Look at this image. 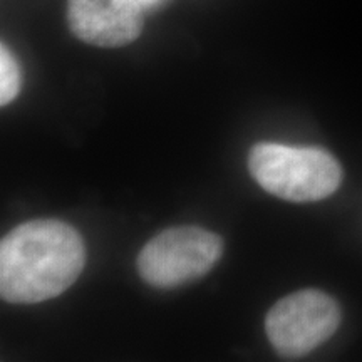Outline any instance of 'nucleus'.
Returning a JSON list of instances; mask_svg holds the SVG:
<instances>
[{
	"label": "nucleus",
	"mask_w": 362,
	"mask_h": 362,
	"mask_svg": "<svg viewBox=\"0 0 362 362\" xmlns=\"http://www.w3.org/2000/svg\"><path fill=\"white\" fill-rule=\"evenodd\" d=\"M67 22L71 33L96 47H123L143 30L139 0H69Z\"/></svg>",
	"instance_id": "nucleus-5"
},
{
	"label": "nucleus",
	"mask_w": 362,
	"mask_h": 362,
	"mask_svg": "<svg viewBox=\"0 0 362 362\" xmlns=\"http://www.w3.org/2000/svg\"><path fill=\"white\" fill-rule=\"evenodd\" d=\"M156 2H160V0H139V4H141L143 7L144 6H155Z\"/></svg>",
	"instance_id": "nucleus-7"
},
{
	"label": "nucleus",
	"mask_w": 362,
	"mask_h": 362,
	"mask_svg": "<svg viewBox=\"0 0 362 362\" xmlns=\"http://www.w3.org/2000/svg\"><path fill=\"white\" fill-rule=\"evenodd\" d=\"M248 170L265 192L287 202H319L341 187L342 168L320 148L259 143L248 156Z\"/></svg>",
	"instance_id": "nucleus-2"
},
{
	"label": "nucleus",
	"mask_w": 362,
	"mask_h": 362,
	"mask_svg": "<svg viewBox=\"0 0 362 362\" xmlns=\"http://www.w3.org/2000/svg\"><path fill=\"white\" fill-rule=\"evenodd\" d=\"M86 264L81 235L59 220H33L0 243V293L12 304H37L66 292Z\"/></svg>",
	"instance_id": "nucleus-1"
},
{
	"label": "nucleus",
	"mask_w": 362,
	"mask_h": 362,
	"mask_svg": "<svg viewBox=\"0 0 362 362\" xmlns=\"http://www.w3.org/2000/svg\"><path fill=\"white\" fill-rule=\"evenodd\" d=\"M223 253L218 235L200 226H175L153 237L138 255V270L153 287L171 288L200 279Z\"/></svg>",
	"instance_id": "nucleus-3"
},
{
	"label": "nucleus",
	"mask_w": 362,
	"mask_h": 362,
	"mask_svg": "<svg viewBox=\"0 0 362 362\" xmlns=\"http://www.w3.org/2000/svg\"><path fill=\"white\" fill-rule=\"evenodd\" d=\"M21 90V69L7 45H0V104L7 106Z\"/></svg>",
	"instance_id": "nucleus-6"
},
{
	"label": "nucleus",
	"mask_w": 362,
	"mask_h": 362,
	"mask_svg": "<svg viewBox=\"0 0 362 362\" xmlns=\"http://www.w3.org/2000/svg\"><path fill=\"white\" fill-rule=\"evenodd\" d=\"M341 307L325 292H293L269 310L265 332L280 356H307L334 336L341 325Z\"/></svg>",
	"instance_id": "nucleus-4"
}]
</instances>
